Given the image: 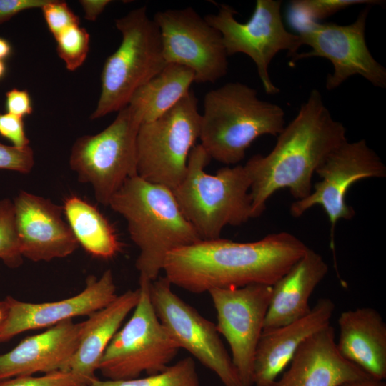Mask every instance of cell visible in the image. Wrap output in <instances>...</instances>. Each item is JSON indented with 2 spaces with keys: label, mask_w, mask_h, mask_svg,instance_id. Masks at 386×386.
I'll list each match as a JSON object with an SVG mask.
<instances>
[{
  "label": "cell",
  "mask_w": 386,
  "mask_h": 386,
  "mask_svg": "<svg viewBox=\"0 0 386 386\" xmlns=\"http://www.w3.org/2000/svg\"><path fill=\"white\" fill-rule=\"evenodd\" d=\"M110 0H81L80 4L85 14V19L88 21H96L102 13L106 6L110 4Z\"/></svg>",
  "instance_id": "36"
},
{
  "label": "cell",
  "mask_w": 386,
  "mask_h": 386,
  "mask_svg": "<svg viewBox=\"0 0 386 386\" xmlns=\"http://www.w3.org/2000/svg\"><path fill=\"white\" fill-rule=\"evenodd\" d=\"M340 336L336 342L340 355L370 377L386 378V323L372 307L341 312Z\"/></svg>",
  "instance_id": "21"
},
{
  "label": "cell",
  "mask_w": 386,
  "mask_h": 386,
  "mask_svg": "<svg viewBox=\"0 0 386 386\" xmlns=\"http://www.w3.org/2000/svg\"><path fill=\"white\" fill-rule=\"evenodd\" d=\"M34 164V152L31 147L19 148L0 143V169L28 174Z\"/></svg>",
  "instance_id": "32"
},
{
  "label": "cell",
  "mask_w": 386,
  "mask_h": 386,
  "mask_svg": "<svg viewBox=\"0 0 386 386\" xmlns=\"http://www.w3.org/2000/svg\"><path fill=\"white\" fill-rule=\"evenodd\" d=\"M335 308L331 299L322 297L304 317L283 326L264 330L255 351L253 385L267 386L277 379L300 345L330 324Z\"/></svg>",
  "instance_id": "20"
},
{
  "label": "cell",
  "mask_w": 386,
  "mask_h": 386,
  "mask_svg": "<svg viewBox=\"0 0 386 386\" xmlns=\"http://www.w3.org/2000/svg\"><path fill=\"white\" fill-rule=\"evenodd\" d=\"M211 160L201 144L191 150L185 177L172 190L184 217L202 240L220 238L223 229L252 218L251 182L244 165L206 172Z\"/></svg>",
  "instance_id": "5"
},
{
  "label": "cell",
  "mask_w": 386,
  "mask_h": 386,
  "mask_svg": "<svg viewBox=\"0 0 386 386\" xmlns=\"http://www.w3.org/2000/svg\"><path fill=\"white\" fill-rule=\"evenodd\" d=\"M328 265L319 253L308 248L305 254L272 285V293L264 330L285 325L306 315L309 300L328 272Z\"/></svg>",
  "instance_id": "22"
},
{
  "label": "cell",
  "mask_w": 386,
  "mask_h": 386,
  "mask_svg": "<svg viewBox=\"0 0 386 386\" xmlns=\"http://www.w3.org/2000/svg\"><path fill=\"white\" fill-rule=\"evenodd\" d=\"M284 127L279 105L259 99L245 84L229 82L205 94L199 139L211 159L237 165L254 140L277 136Z\"/></svg>",
  "instance_id": "4"
},
{
  "label": "cell",
  "mask_w": 386,
  "mask_h": 386,
  "mask_svg": "<svg viewBox=\"0 0 386 386\" xmlns=\"http://www.w3.org/2000/svg\"><path fill=\"white\" fill-rule=\"evenodd\" d=\"M0 136L19 148L27 147L30 142L24 130L23 118L7 112H0Z\"/></svg>",
  "instance_id": "33"
},
{
  "label": "cell",
  "mask_w": 386,
  "mask_h": 386,
  "mask_svg": "<svg viewBox=\"0 0 386 386\" xmlns=\"http://www.w3.org/2000/svg\"><path fill=\"white\" fill-rule=\"evenodd\" d=\"M139 299V288L129 290L82 322L79 342L66 371L81 377L88 384L96 379L95 372L106 347Z\"/></svg>",
  "instance_id": "23"
},
{
  "label": "cell",
  "mask_w": 386,
  "mask_h": 386,
  "mask_svg": "<svg viewBox=\"0 0 386 386\" xmlns=\"http://www.w3.org/2000/svg\"><path fill=\"white\" fill-rule=\"evenodd\" d=\"M378 0H293L289 10L291 22L298 29L308 22L327 18L347 7L366 4H382Z\"/></svg>",
  "instance_id": "27"
},
{
  "label": "cell",
  "mask_w": 386,
  "mask_h": 386,
  "mask_svg": "<svg viewBox=\"0 0 386 386\" xmlns=\"http://www.w3.org/2000/svg\"><path fill=\"white\" fill-rule=\"evenodd\" d=\"M308 248L286 232L252 242L201 240L171 251L162 271L172 285L196 294L252 284L272 286Z\"/></svg>",
  "instance_id": "1"
},
{
  "label": "cell",
  "mask_w": 386,
  "mask_h": 386,
  "mask_svg": "<svg viewBox=\"0 0 386 386\" xmlns=\"http://www.w3.org/2000/svg\"><path fill=\"white\" fill-rule=\"evenodd\" d=\"M6 311V303L4 300H0V324L1 323Z\"/></svg>",
  "instance_id": "39"
},
{
  "label": "cell",
  "mask_w": 386,
  "mask_h": 386,
  "mask_svg": "<svg viewBox=\"0 0 386 386\" xmlns=\"http://www.w3.org/2000/svg\"><path fill=\"white\" fill-rule=\"evenodd\" d=\"M281 5L279 0H257L252 15L246 23L239 22L234 9L223 4L219 5L217 14L204 16L221 34L228 56L242 53L252 59L262 86L269 95L280 91L269 73L273 58L281 51H287L293 56L302 46L298 34L286 29Z\"/></svg>",
  "instance_id": "10"
},
{
  "label": "cell",
  "mask_w": 386,
  "mask_h": 386,
  "mask_svg": "<svg viewBox=\"0 0 386 386\" xmlns=\"http://www.w3.org/2000/svg\"><path fill=\"white\" fill-rule=\"evenodd\" d=\"M190 91L159 118L142 122L137 142V174L172 191L184 179L189 153L199 137L201 114Z\"/></svg>",
  "instance_id": "8"
},
{
  "label": "cell",
  "mask_w": 386,
  "mask_h": 386,
  "mask_svg": "<svg viewBox=\"0 0 386 386\" xmlns=\"http://www.w3.org/2000/svg\"><path fill=\"white\" fill-rule=\"evenodd\" d=\"M288 366L279 379L267 386H337L370 377L340 355L330 324L306 339Z\"/></svg>",
  "instance_id": "18"
},
{
  "label": "cell",
  "mask_w": 386,
  "mask_h": 386,
  "mask_svg": "<svg viewBox=\"0 0 386 386\" xmlns=\"http://www.w3.org/2000/svg\"><path fill=\"white\" fill-rule=\"evenodd\" d=\"M12 47L9 41L0 36V60L4 61L11 54Z\"/></svg>",
  "instance_id": "38"
},
{
  "label": "cell",
  "mask_w": 386,
  "mask_h": 386,
  "mask_svg": "<svg viewBox=\"0 0 386 386\" xmlns=\"http://www.w3.org/2000/svg\"><path fill=\"white\" fill-rule=\"evenodd\" d=\"M16 228L23 257L49 262L71 254L78 248L63 207L46 199L21 191L14 199Z\"/></svg>",
  "instance_id": "17"
},
{
  "label": "cell",
  "mask_w": 386,
  "mask_h": 386,
  "mask_svg": "<svg viewBox=\"0 0 386 386\" xmlns=\"http://www.w3.org/2000/svg\"><path fill=\"white\" fill-rule=\"evenodd\" d=\"M193 82L194 74L192 70L179 64H167L157 75L138 89L129 102H136L143 110L142 122H152L184 97Z\"/></svg>",
  "instance_id": "25"
},
{
  "label": "cell",
  "mask_w": 386,
  "mask_h": 386,
  "mask_svg": "<svg viewBox=\"0 0 386 386\" xmlns=\"http://www.w3.org/2000/svg\"><path fill=\"white\" fill-rule=\"evenodd\" d=\"M86 386H199V382L194 360L187 357L155 375L122 380L96 378Z\"/></svg>",
  "instance_id": "26"
},
{
  "label": "cell",
  "mask_w": 386,
  "mask_h": 386,
  "mask_svg": "<svg viewBox=\"0 0 386 386\" xmlns=\"http://www.w3.org/2000/svg\"><path fill=\"white\" fill-rule=\"evenodd\" d=\"M81 330L82 322L68 320L24 338L10 351L0 354V380L36 372L66 371Z\"/></svg>",
  "instance_id": "19"
},
{
  "label": "cell",
  "mask_w": 386,
  "mask_h": 386,
  "mask_svg": "<svg viewBox=\"0 0 386 386\" xmlns=\"http://www.w3.org/2000/svg\"><path fill=\"white\" fill-rule=\"evenodd\" d=\"M50 0H0V24L17 14L31 9L42 8Z\"/></svg>",
  "instance_id": "35"
},
{
  "label": "cell",
  "mask_w": 386,
  "mask_h": 386,
  "mask_svg": "<svg viewBox=\"0 0 386 386\" xmlns=\"http://www.w3.org/2000/svg\"><path fill=\"white\" fill-rule=\"evenodd\" d=\"M0 259L12 269L20 267L23 263L14 204L8 198L0 200Z\"/></svg>",
  "instance_id": "29"
},
{
  "label": "cell",
  "mask_w": 386,
  "mask_h": 386,
  "mask_svg": "<svg viewBox=\"0 0 386 386\" xmlns=\"http://www.w3.org/2000/svg\"><path fill=\"white\" fill-rule=\"evenodd\" d=\"M5 96V108L7 113L21 118L32 113V100L26 90L13 88L6 91Z\"/></svg>",
  "instance_id": "34"
},
{
  "label": "cell",
  "mask_w": 386,
  "mask_h": 386,
  "mask_svg": "<svg viewBox=\"0 0 386 386\" xmlns=\"http://www.w3.org/2000/svg\"><path fill=\"white\" fill-rule=\"evenodd\" d=\"M347 140L343 124L333 119L320 91L312 89L277 135L272 151L254 155L244 165L251 182L252 218L263 213L267 200L279 189H288L295 200L308 196L317 168Z\"/></svg>",
  "instance_id": "2"
},
{
  "label": "cell",
  "mask_w": 386,
  "mask_h": 386,
  "mask_svg": "<svg viewBox=\"0 0 386 386\" xmlns=\"http://www.w3.org/2000/svg\"><path fill=\"white\" fill-rule=\"evenodd\" d=\"M88 382L69 371H54L40 377L19 376L0 380V386H86Z\"/></svg>",
  "instance_id": "30"
},
{
  "label": "cell",
  "mask_w": 386,
  "mask_h": 386,
  "mask_svg": "<svg viewBox=\"0 0 386 386\" xmlns=\"http://www.w3.org/2000/svg\"><path fill=\"white\" fill-rule=\"evenodd\" d=\"M370 8L367 6L356 20L347 25L313 21L302 25L297 34L301 44L311 49L297 53L291 63L310 57L328 59L334 71L326 78L327 90L336 89L353 75H360L376 87L386 88V69L373 57L365 41Z\"/></svg>",
  "instance_id": "11"
},
{
  "label": "cell",
  "mask_w": 386,
  "mask_h": 386,
  "mask_svg": "<svg viewBox=\"0 0 386 386\" xmlns=\"http://www.w3.org/2000/svg\"><path fill=\"white\" fill-rule=\"evenodd\" d=\"M122 34L117 50L106 59L101 74V93L91 119L119 112L141 86L167 64L159 29L146 6L115 20Z\"/></svg>",
  "instance_id": "6"
},
{
  "label": "cell",
  "mask_w": 386,
  "mask_h": 386,
  "mask_svg": "<svg viewBox=\"0 0 386 386\" xmlns=\"http://www.w3.org/2000/svg\"><path fill=\"white\" fill-rule=\"evenodd\" d=\"M153 19L167 64L189 69L198 84H213L226 75L228 55L222 35L193 8L157 11Z\"/></svg>",
  "instance_id": "14"
},
{
  "label": "cell",
  "mask_w": 386,
  "mask_h": 386,
  "mask_svg": "<svg viewBox=\"0 0 386 386\" xmlns=\"http://www.w3.org/2000/svg\"><path fill=\"white\" fill-rule=\"evenodd\" d=\"M117 297L110 269L106 270L99 278L89 276L81 292L59 301L34 303L7 296L4 300L6 311L0 324V343L25 331L51 327L75 317L89 316Z\"/></svg>",
  "instance_id": "16"
},
{
  "label": "cell",
  "mask_w": 386,
  "mask_h": 386,
  "mask_svg": "<svg viewBox=\"0 0 386 386\" xmlns=\"http://www.w3.org/2000/svg\"><path fill=\"white\" fill-rule=\"evenodd\" d=\"M56 51L66 68L75 71L86 60L89 51L90 36L79 24L70 26L54 37Z\"/></svg>",
  "instance_id": "28"
},
{
  "label": "cell",
  "mask_w": 386,
  "mask_h": 386,
  "mask_svg": "<svg viewBox=\"0 0 386 386\" xmlns=\"http://www.w3.org/2000/svg\"><path fill=\"white\" fill-rule=\"evenodd\" d=\"M143 110L130 102L101 132L74 143L69 165L79 182L91 185L96 201L109 206L125 181L137 174L136 142Z\"/></svg>",
  "instance_id": "7"
},
{
  "label": "cell",
  "mask_w": 386,
  "mask_h": 386,
  "mask_svg": "<svg viewBox=\"0 0 386 386\" xmlns=\"http://www.w3.org/2000/svg\"><path fill=\"white\" fill-rule=\"evenodd\" d=\"M109 206L125 219L130 238L139 250L135 267L139 276L151 282L159 277L171 251L202 240L173 192L137 175L125 181Z\"/></svg>",
  "instance_id": "3"
},
{
  "label": "cell",
  "mask_w": 386,
  "mask_h": 386,
  "mask_svg": "<svg viewBox=\"0 0 386 386\" xmlns=\"http://www.w3.org/2000/svg\"><path fill=\"white\" fill-rule=\"evenodd\" d=\"M149 292L158 319L179 347L214 372L224 386H242L216 325L175 294L165 277L152 281Z\"/></svg>",
  "instance_id": "13"
},
{
  "label": "cell",
  "mask_w": 386,
  "mask_h": 386,
  "mask_svg": "<svg viewBox=\"0 0 386 386\" xmlns=\"http://www.w3.org/2000/svg\"><path fill=\"white\" fill-rule=\"evenodd\" d=\"M151 281L139 276V299L130 319L106 347L98 370L111 380L164 371L179 347L158 319L150 298Z\"/></svg>",
  "instance_id": "9"
},
{
  "label": "cell",
  "mask_w": 386,
  "mask_h": 386,
  "mask_svg": "<svg viewBox=\"0 0 386 386\" xmlns=\"http://www.w3.org/2000/svg\"><path fill=\"white\" fill-rule=\"evenodd\" d=\"M337 386H386L384 380L371 377L345 381Z\"/></svg>",
  "instance_id": "37"
},
{
  "label": "cell",
  "mask_w": 386,
  "mask_h": 386,
  "mask_svg": "<svg viewBox=\"0 0 386 386\" xmlns=\"http://www.w3.org/2000/svg\"><path fill=\"white\" fill-rule=\"evenodd\" d=\"M315 173L321 180L308 196L291 204L290 213L299 217L312 207H321L329 219L330 247L334 250L337 223L351 219L355 214L345 200L349 189L361 179L386 177V167L365 140H347L327 156Z\"/></svg>",
  "instance_id": "12"
},
{
  "label": "cell",
  "mask_w": 386,
  "mask_h": 386,
  "mask_svg": "<svg viewBox=\"0 0 386 386\" xmlns=\"http://www.w3.org/2000/svg\"><path fill=\"white\" fill-rule=\"evenodd\" d=\"M6 72V66L4 61L0 60V80L4 78Z\"/></svg>",
  "instance_id": "40"
},
{
  "label": "cell",
  "mask_w": 386,
  "mask_h": 386,
  "mask_svg": "<svg viewBox=\"0 0 386 386\" xmlns=\"http://www.w3.org/2000/svg\"><path fill=\"white\" fill-rule=\"evenodd\" d=\"M62 207L79 244L89 254L108 259L121 250L122 244L113 226L91 203L71 195L64 199Z\"/></svg>",
  "instance_id": "24"
},
{
  "label": "cell",
  "mask_w": 386,
  "mask_h": 386,
  "mask_svg": "<svg viewBox=\"0 0 386 386\" xmlns=\"http://www.w3.org/2000/svg\"><path fill=\"white\" fill-rule=\"evenodd\" d=\"M49 30L56 36L66 29L79 24V18L62 1L50 0L41 8Z\"/></svg>",
  "instance_id": "31"
},
{
  "label": "cell",
  "mask_w": 386,
  "mask_h": 386,
  "mask_svg": "<svg viewBox=\"0 0 386 386\" xmlns=\"http://www.w3.org/2000/svg\"><path fill=\"white\" fill-rule=\"evenodd\" d=\"M217 312V329L227 341L242 386L253 385L256 348L263 332L272 286L252 284L208 292Z\"/></svg>",
  "instance_id": "15"
}]
</instances>
